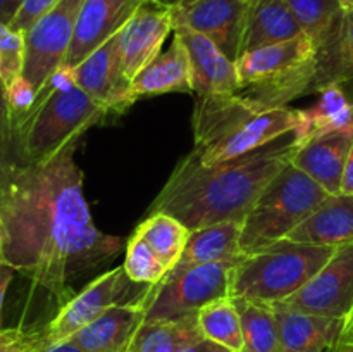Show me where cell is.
<instances>
[{"label":"cell","instance_id":"1","mask_svg":"<svg viewBox=\"0 0 353 352\" xmlns=\"http://www.w3.org/2000/svg\"><path fill=\"white\" fill-rule=\"evenodd\" d=\"M74 150L76 144L43 164H17L0 202L2 264L61 304L74 295L72 282L123 248L119 237L93 223Z\"/></svg>","mask_w":353,"mask_h":352},{"label":"cell","instance_id":"2","mask_svg":"<svg viewBox=\"0 0 353 352\" xmlns=\"http://www.w3.org/2000/svg\"><path fill=\"white\" fill-rule=\"evenodd\" d=\"M299 147V135L290 131L243 157L214 166H203L190 152L176 166L148 214H169L190 231L224 221L243 223L255 200L292 162Z\"/></svg>","mask_w":353,"mask_h":352},{"label":"cell","instance_id":"3","mask_svg":"<svg viewBox=\"0 0 353 352\" xmlns=\"http://www.w3.org/2000/svg\"><path fill=\"white\" fill-rule=\"evenodd\" d=\"M302 109H262L240 93L199 95L193 113L195 148L203 166L243 157L281 135L296 131Z\"/></svg>","mask_w":353,"mask_h":352},{"label":"cell","instance_id":"4","mask_svg":"<svg viewBox=\"0 0 353 352\" xmlns=\"http://www.w3.org/2000/svg\"><path fill=\"white\" fill-rule=\"evenodd\" d=\"M107 113V107L76 85L74 68L61 64L38 90L33 110L14 131L17 161L43 164L57 157Z\"/></svg>","mask_w":353,"mask_h":352},{"label":"cell","instance_id":"5","mask_svg":"<svg viewBox=\"0 0 353 352\" xmlns=\"http://www.w3.org/2000/svg\"><path fill=\"white\" fill-rule=\"evenodd\" d=\"M238 93L262 109L286 107L292 100L317 90L319 62L307 35L243 54L236 61Z\"/></svg>","mask_w":353,"mask_h":352},{"label":"cell","instance_id":"6","mask_svg":"<svg viewBox=\"0 0 353 352\" xmlns=\"http://www.w3.org/2000/svg\"><path fill=\"white\" fill-rule=\"evenodd\" d=\"M336 248L279 240L243 255L231 273L230 297L283 302L299 292L333 257Z\"/></svg>","mask_w":353,"mask_h":352},{"label":"cell","instance_id":"7","mask_svg":"<svg viewBox=\"0 0 353 352\" xmlns=\"http://www.w3.org/2000/svg\"><path fill=\"white\" fill-rule=\"evenodd\" d=\"M330 193L290 162L255 200L241 223L240 252L254 254L274 242L285 240Z\"/></svg>","mask_w":353,"mask_h":352},{"label":"cell","instance_id":"8","mask_svg":"<svg viewBox=\"0 0 353 352\" xmlns=\"http://www.w3.org/2000/svg\"><path fill=\"white\" fill-rule=\"evenodd\" d=\"M243 255L168 273L143 295L145 321H168L196 314L203 306L230 295L231 273Z\"/></svg>","mask_w":353,"mask_h":352},{"label":"cell","instance_id":"9","mask_svg":"<svg viewBox=\"0 0 353 352\" xmlns=\"http://www.w3.org/2000/svg\"><path fill=\"white\" fill-rule=\"evenodd\" d=\"M83 2L85 0H59L24 33L26 52L23 78H26L37 92L64 62Z\"/></svg>","mask_w":353,"mask_h":352},{"label":"cell","instance_id":"10","mask_svg":"<svg viewBox=\"0 0 353 352\" xmlns=\"http://www.w3.org/2000/svg\"><path fill=\"white\" fill-rule=\"evenodd\" d=\"M131 285H134V282L128 278L124 266H116V268L102 273L93 282H90L81 292L74 293L68 302L62 304L59 313L48 321L45 330L40 331V340L50 344V342L71 338L72 335L95 321L103 311L109 309L114 304L134 300L128 299V295H131Z\"/></svg>","mask_w":353,"mask_h":352},{"label":"cell","instance_id":"11","mask_svg":"<svg viewBox=\"0 0 353 352\" xmlns=\"http://www.w3.org/2000/svg\"><path fill=\"white\" fill-rule=\"evenodd\" d=\"M283 302L305 313L348 323L353 314V244L338 247L333 257Z\"/></svg>","mask_w":353,"mask_h":352},{"label":"cell","instance_id":"12","mask_svg":"<svg viewBox=\"0 0 353 352\" xmlns=\"http://www.w3.org/2000/svg\"><path fill=\"white\" fill-rule=\"evenodd\" d=\"M252 0H183L171 7L174 23L209 37L231 61L240 57Z\"/></svg>","mask_w":353,"mask_h":352},{"label":"cell","instance_id":"13","mask_svg":"<svg viewBox=\"0 0 353 352\" xmlns=\"http://www.w3.org/2000/svg\"><path fill=\"white\" fill-rule=\"evenodd\" d=\"M150 0H85L74 37L62 64L78 66L93 50L119 33L128 21Z\"/></svg>","mask_w":353,"mask_h":352},{"label":"cell","instance_id":"14","mask_svg":"<svg viewBox=\"0 0 353 352\" xmlns=\"http://www.w3.org/2000/svg\"><path fill=\"white\" fill-rule=\"evenodd\" d=\"M174 33V19L169 7L150 0L145 3L119 31L121 62L124 78L133 81L134 76L162 52L165 38Z\"/></svg>","mask_w":353,"mask_h":352},{"label":"cell","instance_id":"15","mask_svg":"<svg viewBox=\"0 0 353 352\" xmlns=\"http://www.w3.org/2000/svg\"><path fill=\"white\" fill-rule=\"evenodd\" d=\"M174 35L183 41L188 54L193 93L231 95L240 92L236 62L231 61L209 37L179 23H174Z\"/></svg>","mask_w":353,"mask_h":352},{"label":"cell","instance_id":"16","mask_svg":"<svg viewBox=\"0 0 353 352\" xmlns=\"http://www.w3.org/2000/svg\"><path fill=\"white\" fill-rule=\"evenodd\" d=\"M74 81L109 113H123L133 104L130 99L131 83L124 78L121 62L119 33L74 66Z\"/></svg>","mask_w":353,"mask_h":352},{"label":"cell","instance_id":"17","mask_svg":"<svg viewBox=\"0 0 353 352\" xmlns=\"http://www.w3.org/2000/svg\"><path fill=\"white\" fill-rule=\"evenodd\" d=\"M278 320L281 352H334L343 337L347 321L295 309L272 302Z\"/></svg>","mask_w":353,"mask_h":352},{"label":"cell","instance_id":"18","mask_svg":"<svg viewBox=\"0 0 353 352\" xmlns=\"http://www.w3.org/2000/svg\"><path fill=\"white\" fill-rule=\"evenodd\" d=\"M352 144L353 130L314 135L300 144L292 164L323 186L330 195H338L341 193L345 166Z\"/></svg>","mask_w":353,"mask_h":352},{"label":"cell","instance_id":"19","mask_svg":"<svg viewBox=\"0 0 353 352\" xmlns=\"http://www.w3.org/2000/svg\"><path fill=\"white\" fill-rule=\"evenodd\" d=\"M286 3L295 19L299 21L303 35H307L316 47L317 62H319V75H317V90H319L326 81V76L333 64L347 10L340 6L338 0H286Z\"/></svg>","mask_w":353,"mask_h":352},{"label":"cell","instance_id":"20","mask_svg":"<svg viewBox=\"0 0 353 352\" xmlns=\"http://www.w3.org/2000/svg\"><path fill=\"white\" fill-rule=\"evenodd\" d=\"M143 295L110 306L95 321L72 335L71 340L85 352H123L145 321Z\"/></svg>","mask_w":353,"mask_h":352},{"label":"cell","instance_id":"21","mask_svg":"<svg viewBox=\"0 0 353 352\" xmlns=\"http://www.w3.org/2000/svg\"><path fill=\"white\" fill-rule=\"evenodd\" d=\"M171 92L193 93L188 54L176 35L172 37L171 45L134 76L130 85V99L134 104L140 97Z\"/></svg>","mask_w":353,"mask_h":352},{"label":"cell","instance_id":"22","mask_svg":"<svg viewBox=\"0 0 353 352\" xmlns=\"http://www.w3.org/2000/svg\"><path fill=\"white\" fill-rule=\"evenodd\" d=\"M285 240L326 247L353 244V195H330Z\"/></svg>","mask_w":353,"mask_h":352},{"label":"cell","instance_id":"23","mask_svg":"<svg viewBox=\"0 0 353 352\" xmlns=\"http://www.w3.org/2000/svg\"><path fill=\"white\" fill-rule=\"evenodd\" d=\"M300 35L303 31L286 0H252L240 57L247 52L292 40Z\"/></svg>","mask_w":353,"mask_h":352},{"label":"cell","instance_id":"24","mask_svg":"<svg viewBox=\"0 0 353 352\" xmlns=\"http://www.w3.org/2000/svg\"><path fill=\"white\" fill-rule=\"evenodd\" d=\"M241 223L224 221L192 231L181 257L169 273H181L190 268L243 255L240 252Z\"/></svg>","mask_w":353,"mask_h":352},{"label":"cell","instance_id":"25","mask_svg":"<svg viewBox=\"0 0 353 352\" xmlns=\"http://www.w3.org/2000/svg\"><path fill=\"white\" fill-rule=\"evenodd\" d=\"M319 100L310 109H302V123L296 130L300 144L327 131L353 130V100L340 83H330L317 90Z\"/></svg>","mask_w":353,"mask_h":352},{"label":"cell","instance_id":"26","mask_svg":"<svg viewBox=\"0 0 353 352\" xmlns=\"http://www.w3.org/2000/svg\"><path fill=\"white\" fill-rule=\"evenodd\" d=\"M203 340L196 314L168 321H143L123 352H181Z\"/></svg>","mask_w":353,"mask_h":352},{"label":"cell","instance_id":"27","mask_svg":"<svg viewBox=\"0 0 353 352\" xmlns=\"http://www.w3.org/2000/svg\"><path fill=\"white\" fill-rule=\"evenodd\" d=\"M133 233L143 238L171 271L181 257L192 231L169 214L152 213L134 228Z\"/></svg>","mask_w":353,"mask_h":352},{"label":"cell","instance_id":"28","mask_svg":"<svg viewBox=\"0 0 353 352\" xmlns=\"http://www.w3.org/2000/svg\"><path fill=\"white\" fill-rule=\"evenodd\" d=\"M196 321L203 338L216 342L231 352H245L240 313L233 297H223L203 306L196 313Z\"/></svg>","mask_w":353,"mask_h":352},{"label":"cell","instance_id":"29","mask_svg":"<svg viewBox=\"0 0 353 352\" xmlns=\"http://www.w3.org/2000/svg\"><path fill=\"white\" fill-rule=\"evenodd\" d=\"M234 304L240 313L245 352H281L278 320L271 304L248 299H234Z\"/></svg>","mask_w":353,"mask_h":352},{"label":"cell","instance_id":"30","mask_svg":"<svg viewBox=\"0 0 353 352\" xmlns=\"http://www.w3.org/2000/svg\"><path fill=\"white\" fill-rule=\"evenodd\" d=\"M123 266L128 278L140 285H157L169 273V268L162 259L137 233L128 238Z\"/></svg>","mask_w":353,"mask_h":352},{"label":"cell","instance_id":"31","mask_svg":"<svg viewBox=\"0 0 353 352\" xmlns=\"http://www.w3.org/2000/svg\"><path fill=\"white\" fill-rule=\"evenodd\" d=\"M24 33L14 31L9 24L0 23V78L7 86L23 76L24 68Z\"/></svg>","mask_w":353,"mask_h":352},{"label":"cell","instance_id":"32","mask_svg":"<svg viewBox=\"0 0 353 352\" xmlns=\"http://www.w3.org/2000/svg\"><path fill=\"white\" fill-rule=\"evenodd\" d=\"M353 81V10L345 14L343 28L338 40L336 54L327 72L326 85L330 83H352Z\"/></svg>","mask_w":353,"mask_h":352},{"label":"cell","instance_id":"33","mask_svg":"<svg viewBox=\"0 0 353 352\" xmlns=\"http://www.w3.org/2000/svg\"><path fill=\"white\" fill-rule=\"evenodd\" d=\"M37 90L33 88L30 81L23 76L14 79L6 88L7 109H9L10 124H12V133L16 128L28 117V114L33 110L34 102H37Z\"/></svg>","mask_w":353,"mask_h":352},{"label":"cell","instance_id":"34","mask_svg":"<svg viewBox=\"0 0 353 352\" xmlns=\"http://www.w3.org/2000/svg\"><path fill=\"white\" fill-rule=\"evenodd\" d=\"M38 331L24 328H0V352H37Z\"/></svg>","mask_w":353,"mask_h":352},{"label":"cell","instance_id":"35","mask_svg":"<svg viewBox=\"0 0 353 352\" xmlns=\"http://www.w3.org/2000/svg\"><path fill=\"white\" fill-rule=\"evenodd\" d=\"M59 0H23L19 10H17L16 17L12 19V23L9 24L14 31H21V33H26L41 16L48 12L52 7L57 3Z\"/></svg>","mask_w":353,"mask_h":352},{"label":"cell","instance_id":"36","mask_svg":"<svg viewBox=\"0 0 353 352\" xmlns=\"http://www.w3.org/2000/svg\"><path fill=\"white\" fill-rule=\"evenodd\" d=\"M0 155L14 164H21L17 161L16 145H14L12 124H10L9 109H7L6 85H3L2 78H0Z\"/></svg>","mask_w":353,"mask_h":352},{"label":"cell","instance_id":"37","mask_svg":"<svg viewBox=\"0 0 353 352\" xmlns=\"http://www.w3.org/2000/svg\"><path fill=\"white\" fill-rule=\"evenodd\" d=\"M37 352H85L79 347L76 342H72L71 338H65V340L59 342H50V344H45L40 340V331H38V349Z\"/></svg>","mask_w":353,"mask_h":352},{"label":"cell","instance_id":"38","mask_svg":"<svg viewBox=\"0 0 353 352\" xmlns=\"http://www.w3.org/2000/svg\"><path fill=\"white\" fill-rule=\"evenodd\" d=\"M23 0H0V23L10 24L16 17Z\"/></svg>","mask_w":353,"mask_h":352},{"label":"cell","instance_id":"39","mask_svg":"<svg viewBox=\"0 0 353 352\" xmlns=\"http://www.w3.org/2000/svg\"><path fill=\"white\" fill-rule=\"evenodd\" d=\"M181 352H231V351H228V349L223 347V345L216 344V342L203 338V340H200V342H196V344L190 345V347L183 349Z\"/></svg>","mask_w":353,"mask_h":352},{"label":"cell","instance_id":"40","mask_svg":"<svg viewBox=\"0 0 353 352\" xmlns=\"http://www.w3.org/2000/svg\"><path fill=\"white\" fill-rule=\"evenodd\" d=\"M341 193L353 195V144L350 148V154H348V159H347V166H345L343 183H341Z\"/></svg>","mask_w":353,"mask_h":352},{"label":"cell","instance_id":"41","mask_svg":"<svg viewBox=\"0 0 353 352\" xmlns=\"http://www.w3.org/2000/svg\"><path fill=\"white\" fill-rule=\"evenodd\" d=\"M16 166L17 164L7 161L6 157H2V155H0V202H2L3 193H6L7 183H9V178H10V173H12V169L16 168Z\"/></svg>","mask_w":353,"mask_h":352},{"label":"cell","instance_id":"42","mask_svg":"<svg viewBox=\"0 0 353 352\" xmlns=\"http://www.w3.org/2000/svg\"><path fill=\"white\" fill-rule=\"evenodd\" d=\"M14 276V269L9 266L2 264L0 266V316H2V306H3V297H6L7 286L10 285Z\"/></svg>","mask_w":353,"mask_h":352},{"label":"cell","instance_id":"43","mask_svg":"<svg viewBox=\"0 0 353 352\" xmlns=\"http://www.w3.org/2000/svg\"><path fill=\"white\" fill-rule=\"evenodd\" d=\"M343 345H353V320H350L345 326L343 337H341V342L338 347H343Z\"/></svg>","mask_w":353,"mask_h":352},{"label":"cell","instance_id":"44","mask_svg":"<svg viewBox=\"0 0 353 352\" xmlns=\"http://www.w3.org/2000/svg\"><path fill=\"white\" fill-rule=\"evenodd\" d=\"M155 3H159V6H162V7H169V9H171V7H174L176 3H179V2H183V0H154Z\"/></svg>","mask_w":353,"mask_h":352},{"label":"cell","instance_id":"45","mask_svg":"<svg viewBox=\"0 0 353 352\" xmlns=\"http://www.w3.org/2000/svg\"><path fill=\"white\" fill-rule=\"evenodd\" d=\"M338 2H340V6L343 7L347 12H352L353 10V0H338Z\"/></svg>","mask_w":353,"mask_h":352},{"label":"cell","instance_id":"46","mask_svg":"<svg viewBox=\"0 0 353 352\" xmlns=\"http://www.w3.org/2000/svg\"><path fill=\"white\" fill-rule=\"evenodd\" d=\"M334 352H353V345H343V347H338Z\"/></svg>","mask_w":353,"mask_h":352},{"label":"cell","instance_id":"47","mask_svg":"<svg viewBox=\"0 0 353 352\" xmlns=\"http://www.w3.org/2000/svg\"><path fill=\"white\" fill-rule=\"evenodd\" d=\"M0 266H2V247H0Z\"/></svg>","mask_w":353,"mask_h":352},{"label":"cell","instance_id":"48","mask_svg":"<svg viewBox=\"0 0 353 352\" xmlns=\"http://www.w3.org/2000/svg\"><path fill=\"white\" fill-rule=\"evenodd\" d=\"M0 233H2V216H0Z\"/></svg>","mask_w":353,"mask_h":352},{"label":"cell","instance_id":"49","mask_svg":"<svg viewBox=\"0 0 353 352\" xmlns=\"http://www.w3.org/2000/svg\"><path fill=\"white\" fill-rule=\"evenodd\" d=\"M350 320H353V314H352V317H350ZM350 320H348V321H350Z\"/></svg>","mask_w":353,"mask_h":352}]
</instances>
